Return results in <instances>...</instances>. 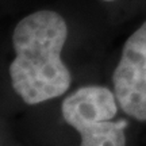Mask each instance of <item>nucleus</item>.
<instances>
[{"mask_svg": "<svg viewBox=\"0 0 146 146\" xmlns=\"http://www.w3.org/2000/svg\"><path fill=\"white\" fill-rule=\"evenodd\" d=\"M112 84L122 111L135 120L146 122V22L125 42Z\"/></svg>", "mask_w": 146, "mask_h": 146, "instance_id": "obj_3", "label": "nucleus"}, {"mask_svg": "<svg viewBox=\"0 0 146 146\" xmlns=\"http://www.w3.org/2000/svg\"><path fill=\"white\" fill-rule=\"evenodd\" d=\"M103 1H115V0H103Z\"/></svg>", "mask_w": 146, "mask_h": 146, "instance_id": "obj_4", "label": "nucleus"}, {"mask_svg": "<svg viewBox=\"0 0 146 146\" xmlns=\"http://www.w3.org/2000/svg\"><path fill=\"white\" fill-rule=\"evenodd\" d=\"M66 36V22L54 11L33 12L16 25L12 34L16 57L10 65V77L25 103L39 104L69 89L72 76L61 60Z\"/></svg>", "mask_w": 146, "mask_h": 146, "instance_id": "obj_1", "label": "nucleus"}, {"mask_svg": "<svg viewBox=\"0 0 146 146\" xmlns=\"http://www.w3.org/2000/svg\"><path fill=\"white\" fill-rule=\"evenodd\" d=\"M118 106L112 91L102 85H87L65 98L61 112L64 120L81 135L80 146H126L129 122H112Z\"/></svg>", "mask_w": 146, "mask_h": 146, "instance_id": "obj_2", "label": "nucleus"}]
</instances>
